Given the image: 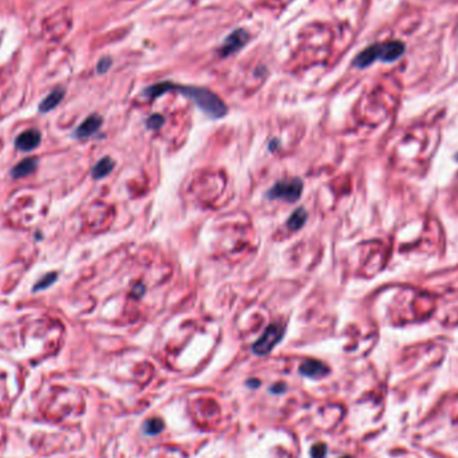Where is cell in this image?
<instances>
[{
	"label": "cell",
	"mask_w": 458,
	"mask_h": 458,
	"mask_svg": "<svg viewBox=\"0 0 458 458\" xmlns=\"http://www.w3.org/2000/svg\"><path fill=\"white\" fill-rule=\"evenodd\" d=\"M169 91H178L180 94L189 98L201 112L205 113L212 119H220L228 113V108L224 104V101L205 87L185 86V85L168 82V93Z\"/></svg>",
	"instance_id": "1"
},
{
	"label": "cell",
	"mask_w": 458,
	"mask_h": 458,
	"mask_svg": "<svg viewBox=\"0 0 458 458\" xmlns=\"http://www.w3.org/2000/svg\"><path fill=\"white\" fill-rule=\"evenodd\" d=\"M285 333V326L281 323H271L264 330V333L261 334V337L255 342V344L252 346V351L253 354L259 355V356H264V355L269 354L271 351L275 348L277 343H280V341L283 339Z\"/></svg>",
	"instance_id": "2"
},
{
	"label": "cell",
	"mask_w": 458,
	"mask_h": 458,
	"mask_svg": "<svg viewBox=\"0 0 458 458\" xmlns=\"http://www.w3.org/2000/svg\"><path fill=\"white\" fill-rule=\"evenodd\" d=\"M303 193V181L300 178H292L288 181H277L265 193L269 200H284L287 203H296Z\"/></svg>",
	"instance_id": "3"
},
{
	"label": "cell",
	"mask_w": 458,
	"mask_h": 458,
	"mask_svg": "<svg viewBox=\"0 0 458 458\" xmlns=\"http://www.w3.org/2000/svg\"><path fill=\"white\" fill-rule=\"evenodd\" d=\"M249 39V34L242 28H237L234 30L232 34L227 36L224 40V43L220 48V55L221 56H229L233 55L234 52H237L240 48H242L246 44Z\"/></svg>",
	"instance_id": "4"
},
{
	"label": "cell",
	"mask_w": 458,
	"mask_h": 458,
	"mask_svg": "<svg viewBox=\"0 0 458 458\" xmlns=\"http://www.w3.org/2000/svg\"><path fill=\"white\" fill-rule=\"evenodd\" d=\"M329 371L330 368L323 362L316 360V359H306L303 360L299 367V372L308 378H320V376L327 375Z\"/></svg>",
	"instance_id": "5"
},
{
	"label": "cell",
	"mask_w": 458,
	"mask_h": 458,
	"mask_svg": "<svg viewBox=\"0 0 458 458\" xmlns=\"http://www.w3.org/2000/svg\"><path fill=\"white\" fill-rule=\"evenodd\" d=\"M40 133L38 130L31 129L23 131L15 139V146L22 151H31L39 146Z\"/></svg>",
	"instance_id": "6"
},
{
	"label": "cell",
	"mask_w": 458,
	"mask_h": 458,
	"mask_svg": "<svg viewBox=\"0 0 458 458\" xmlns=\"http://www.w3.org/2000/svg\"><path fill=\"white\" fill-rule=\"evenodd\" d=\"M405 52V44L399 40H390L380 44L379 59L383 62H394L399 59Z\"/></svg>",
	"instance_id": "7"
},
{
	"label": "cell",
	"mask_w": 458,
	"mask_h": 458,
	"mask_svg": "<svg viewBox=\"0 0 458 458\" xmlns=\"http://www.w3.org/2000/svg\"><path fill=\"white\" fill-rule=\"evenodd\" d=\"M101 126H102V118L98 114H93L90 117H87L78 126V129L75 130V137H78V138H89V137L94 135L100 130Z\"/></svg>",
	"instance_id": "8"
},
{
	"label": "cell",
	"mask_w": 458,
	"mask_h": 458,
	"mask_svg": "<svg viewBox=\"0 0 458 458\" xmlns=\"http://www.w3.org/2000/svg\"><path fill=\"white\" fill-rule=\"evenodd\" d=\"M380 54V44H372L370 47L364 48L354 59V66L358 69H364L374 63V61L379 59Z\"/></svg>",
	"instance_id": "9"
},
{
	"label": "cell",
	"mask_w": 458,
	"mask_h": 458,
	"mask_svg": "<svg viewBox=\"0 0 458 458\" xmlns=\"http://www.w3.org/2000/svg\"><path fill=\"white\" fill-rule=\"evenodd\" d=\"M36 165H38V160L34 158V157H31V158H26V160L20 161L19 164L12 169V172H11V176L13 178H23L31 174L34 172L35 169H36Z\"/></svg>",
	"instance_id": "10"
},
{
	"label": "cell",
	"mask_w": 458,
	"mask_h": 458,
	"mask_svg": "<svg viewBox=\"0 0 458 458\" xmlns=\"http://www.w3.org/2000/svg\"><path fill=\"white\" fill-rule=\"evenodd\" d=\"M307 217L308 213L307 211L304 209L303 207L298 208L296 211L291 213L290 219L287 220V227L291 229V230H294V232H298L300 229L304 227V224L307 223Z\"/></svg>",
	"instance_id": "11"
},
{
	"label": "cell",
	"mask_w": 458,
	"mask_h": 458,
	"mask_svg": "<svg viewBox=\"0 0 458 458\" xmlns=\"http://www.w3.org/2000/svg\"><path fill=\"white\" fill-rule=\"evenodd\" d=\"M63 97H65V90L63 89H55L54 91H51L50 94L44 98V101L40 104L39 110L42 113H47L52 109H55L58 105L61 104V101L63 100Z\"/></svg>",
	"instance_id": "12"
},
{
	"label": "cell",
	"mask_w": 458,
	"mask_h": 458,
	"mask_svg": "<svg viewBox=\"0 0 458 458\" xmlns=\"http://www.w3.org/2000/svg\"><path fill=\"white\" fill-rule=\"evenodd\" d=\"M113 169H114V161L110 157H104L94 165L91 174L95 180H101V178H105L112 173Z\"/></svg>",
	"instance_id": "13"
},
{
	"label": "cell",
	"mask_w": 458,
	"mask_h": 458,
	"mask_svg": "<svg viewBox=\"0 0 458 458\" xmlns=\"http://www.w3.org/2000/svg\"><path fill=\"white\" fill-rule=\"evenodd\" d=\"M162 430H164V422L160 418L150 419L145 425V433L149 434V436H156V434L161 433Z\"/></svg>",
	"instance_id": "14"
},
{
	"label": "cell",
	"mask_w": 458,
	"mask_h": 458,
	"mask_svg": "<svg viewBox=\"0 0 458 458\" xmlns=\"http://www.w3.org/2000/svg\"><path fill=\"white\" fill-rule=\"evenodd\" d=\"M56 277H58V275H56L55 272L47 273L43 279H40V280L38 281V284L35 285V290L38 291V290H44V288H47V287H50V285H51L52 283L56 280Z\"/></svg>",
	"instance_id": "15"
},
{
	"label": "cell",
	"mask_w": 458,
	"mask_h": 458,
	"mask_svg": "<svg viewBox=\"0 0 458 458\" xmlns=\"http://www.w3.org/2000/svg\"><path fill=\"white\" fill-rule=\"evenodd\" d=\"M164 122L165 119L162 115H160V114H154V115H151L150 118H147L146 126L151 130H158L161 126L164 125Z\"/></svg>",
	"instance_id": "16"
},
{
	"label": "cell",
	"mask_w": 458,
	"mask_h": 458,
	"mask_svg": "<svg viewBox=\"0 0 458 458\" xmlns=\"http://www.w3.org/2000/svg\"><path fill=\"white\" fill-rule=\"evenodd\" d=\"M327 453V448L324 444H316L314 448L311 449V457L312 458H324Z\"/></svg>",
	"instance_id": "17"
},
{
	"label": "cell",
	"mask_w": 458,
	"mask_h": 458,
	"mask_svg": "<svg viewBox=\"0 0 458 458\" xmlns=\"http://www.w3.org/2000/svg\"><path fill=\"white\" fill-rule=\"evenodd\" d=\"M110 66H112V59H110L109 56H106V58H104V59H101L100 61V63H98V67H97V71H98L100 74L106 73V71L110 69Z\"/></svg>",
	"instance_id": "18"
},
{
	"label": "cell",
	"mask_w": 458,
	"mask_h": 458,
	"mask_svg": "<svg viewBox=\"0 0 458 458\" xmlns=\"http://www.w3.org/2000/svg\"><path fill=\"white\" fill-rule=\"evenodd\" d=\"M143 292H145V287H143L142 284L135 285V287H134V294H135V296H137V298H139V296H142Z\"/></svg>",
	"instance_id": "19"
},
{
	"label": "cell",
	"mask_w": 458,
	"mask_h": 458,
	"mask_svg": "<svg viewBox=\"0 0 458 458\" xmlns=\"http://www.w3.org/2000/svg\"><path fill=\"white\" fill-rule=\"evenodd\" d=\"M277 143H279V139H273V141H271V142H269V150H275V149H276V146H277Z\"/></svg>",
	"instance_id": "20"
},
{
	"label": "cell",
	"mask_w": 458,
	"mask_h": 458,
	"mask_svg": "<svg viewBox=\"0 0 458 458\" xmlns=\"http://www.w3.org/2000/svg\"><path fill=\"white\" fill-rule=\"evenodd\" d=\"M272 391H281V390H284V386H279V387H275V389H271Z\"/></svg>",
	"instance_id": "21"
},
{
	"label": "cell",
	"mask_w": 458,
	"mask_h": 458,
	"mask_svg": "<svg viewBox=\"0 0 458 458\" xmlns=\"http://www.w3.org/2000/svg\"><path fill=\"white\" fill-rule=\"evenodd\" d=\"M342 458H352V457H347V456H346V457H342Z\"/></svg>",
	"instance_id": "22"
}]
</instances>
